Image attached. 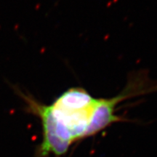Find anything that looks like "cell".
<instances>
[{
	"label": "cell",
	"mask_w": 157,
	"mask_h": 157,
	"mask_svg": "<svg viewBox=\"0 0 157 157\" xmlns=\"http://www.w3.org/2000/svg\"><path fill=\"white\" fill-rule=\"evenodd\" d=\"M101 98L81 87L68 89L49 105L52 115L68 130L73 143L86 138V133Z\"/></svg>",
	"instance_id": "obj_1"
},
{
	"label": "cell",
	"mask_w": 157,
	"mask_h": 157,
	"mask_svg": "<svg viewBox=\"0 0 157 157\" xmlns=\"http://www.w3.org/2000/svg\"><path fill=\"white\" fill-rule=\"evenodd\" d=\"M21 93L26 103L27 111L39 118L42 127V142L38 150L39 157H47L53 154L60 157L67 153L73 143L68 130L52 115L49 105L35 100L30 95Z\"/></svg>",
	"instance_id": "obj_2"
}]
</instances>
